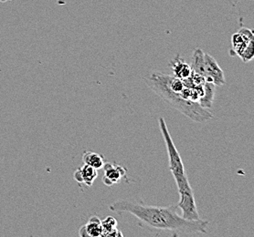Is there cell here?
Instances as JSON below:
<instances>
[{
	"label": "cell",
	"instance_id": "4",
	"mask_svg": "<svg viewBox=\"0 0 254 237\" xmlns=\"http://www.w3.org/2000/svg\"><path fill=\"white\" fill-rule=\"evenodd\" d=\"M205 81L213 83L215 86H223L226 84L225 75L217 60L209 54H205Z\"/></svg>",
	"mask_w": 254,
	"mask_h": 237
},
{
	"label": "cell",
	"instance_id": "9",
	"mask_svg": "<svg viewBox=\"0 0 254 237\" xmlns=\"http://www.w3.org/2000/svg\"><path fill=\"white\" fill-rule=\"evenodd\" d=\"M82 162L96 170H101L104 167V157L103 154L94 152L92 150H86L82 154Z\"/></svg>",
	"mask_w": 254,
	"mask_h": 237
},
{
	"label": "cell",
	"instance_id": "1",
	"mask_svg": "<svg viewBox=\"0 0 254 237\" xmlns=\"http://www.w3.org/2000/svg\"><path fill=\"white\" fill-rule=\"evenodd\" d=\"M109 209L119 215L132 214L138 220L139 226L171 232L174 237L185 234H207L209 226L208 221L183 218L178 214V204L154 206L133 200H118L111 203Z\"/></svg>",
	"mask_w": 254,
	"mask_h": 237
},
{
	"label": "cell",
	"instance_id": "3",
	"mask_svg": "<svg viewBox=\"0 0 254 237\" xmlns=\"http://www.w3.org/2000/svg\"><path fill=\"white\" fill-rule=\"evenodd\" d=\"M158 123H159V129H160L162 136L166 143V147L168 149L169 169L173 175L174 179L176 181L179 193L192 191L193 189L190 184L189 177L186 174L185 167L182 162V159L169 133L167 122L163 117H160L158 120Z\"/></svg>",
	"mask_w": 254,
	"mask_h": 237
},
{
	"label": "cell",
	"instance_id": "7",
	"mask_svg": "<svg viewBox=\"0 0 254 237\" xmlns=\"http://www.w3.org/2000/svg\"><path fill=\"white\" fill-rule=\"evenodd\" d=\"M102 221L96 215L91 216L86 224L81 226L79 230V235L82 237H102Z\"/></svg>",
	"mask_w": 254,
	"mask_h": 237
},
{
	"label": "cell",
	"instance_id": "11",
	"mask_svg": "<svg viewBox=\"0 0 254 237\" xmlns=\"http://www.w3.org/2000/svg\"><path fill=\"white\" fill-rule=\"evenodd\" d=\"M251 41H254V40H248L246 38H244L243 35H241L240 33H235L231 37V56H241L243 50L245 49V47H247L249 43Z\"/></svg>",
	"mask_w": 254,
	"mask_h": 237
},
{
	"label": "cell",
	"instance_id": "10",
	"mask_svg": "<svg viewBox=\"0 0 254 237\" xmlns=\"http://www.w3.org/2000/svg\"><path fill=\"white\" fill-rule=\"evenodd\" d=\"M191 70L197 74L202 76L205 79V53L201 48H196L192 55V65Z\"/></svg>",
	"mask_w": 254,
	"mask_h": 237
},
{
	"label": "cell",
	"instance_id": "12",
	"mask_svg": "<svg viewBox=\"0 0 254 237\" xmlns=\"http://www.w3.org/2000/svg\"><path fill=\"white\" fill-rule=\"evenodd\" d=\"M215 89L216 86L213 83H210V82L204 83V93L202 96L198 99V103L204 109L208 110L209 108L212 107L214 96H215Z\"/></svg>",
	"mask_w": 254,
	"mask_h": 237
},
{
	"label": "cell",
	"instance_id": "5",
	"mask_svg": "<svg viewBox=\"0 0 254 237\" xmlns=\"http://www.w3.org/2000/svg\"><path fill=\"white\" fill-rule=\"evenodd\" d=\"M104 175L103 177V183L106 186H113L121 182L123 178L126 177L127 170L120 164H114L111 162L104 163Z\"/></svg>",
	"mask_w": 254,
	"mask_h": 237
},
{
	"label": "cell",
	"instance_id": "8",
	"mask_svg": "<svg viewBox=\"0 0 254 237\" xmlns=\"http://www.w3.org/2000/svg\"><path fill=\"white\" fill-rule=\"evenodd\" d=\"M169 66L171 67L173 71L174 77L179 78L180 80L187 79L190 77L192 72L190 65L186 62L185 59L180 55H177L175 58L170 61Z\"/></svg>",
	"mask_w": 254,
	"mask_h": 237
},
{
	"label": "cell",
	"instance_id": "14",
	"mask_svg": "<svg viewBox=\"0 0 254 237\" xmlns=\"http://www.w3.org/2000/svg\"><path fill=\"white\" fill-rule=\"evenodd\" d=\"M254 57V41H251L248 45H247V47H245V49L243 50V52L240 56V58H242L243 62H250L251 60H253Z\"/></svg>",
	"mask_w": 254,
	"mask_h": 237
},
{
	"label": "cell",
	"instance_id": "15",
	"mask_svg": "<svg viewBox=\"0 0 254 237\" xmlns=\"http://www.w3.org/2000/svg\"><path fill=\"white\" fill-rule=\"evenodd\" d=\"M8 1H11V0H0L1 3H6V2H8Z\"/></svg>",
	"mask_w": 254,
	"mask_h": 237
},
{
	"label": "cell",
	"instance_id": "13",
	"mask_svg": "<svg viewBox=\"0 0 254 237\" xmlns=\"http://www.w3.org/2000/svg\"><path fill=\"white\" fill-rule=\"evenodd\" d=\"M102 237H123L120 230L117 229V221L113 216H108L102 221Z\"/></svg>",
	"mask_w": 254,
	"mask_h": 237
},
{
	"label": "cell",
	"instance_id": "2",
	"mask_svg": "<svg viewBox=\"0 0 254 237\" xmlns=\"http://www.w3.org/2000/svg\"><path fill=\"white\" fill-rule=\"evenodd\" d=\"M170 75L154 72L144 81L151 90L175 110H179L193 122L203 123L213 119V114L202 108L198 102L185 99L179 93L173 92L168 85Z\"/></svg>",
	"mask_w": 254,
	"mask_h": 237
},
{
	"label": "cell",
	"instance_id": "6",
	"mask_svg": "<svg viewBox=\"0 0 254 237\" xmlns=\"http://www.w3.org/2000/svg\"><path fill=\"white\" fill-rule=\"evenodd\" d=\"M98 177V170L91 167L87 164L78 168L73 174V178L79 185H84L87 187H92L94 181Z\"/></svg>",
	"mask_w": 254,
	"mask_h": 237
}]
</instances>
